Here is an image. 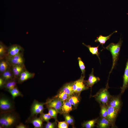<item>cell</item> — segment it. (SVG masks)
<instances>
[{"label": "cell", "mask_w": 128, "mask_h": 128, "mask_svg": "<svg viewBox=\"0 0 128 128\" xmlns=\"http://www.w3.org/2000/svg\"><path fill=\"white\" fill-rule=\"evenodd\" d=\"M19 114L15 110L0 112V128H13L20 122Z\"/></svg>", "instance_id": "obj_1"}, {"label": "cell", "mask_w": 128, "mask_h": 128, "mask_svg": "<svg viewBox=\"0 0 128 128\" xmlns=\"http://www.w3.org/2000/svg\"><path fill=\"white\" fill-rule=\"evenodd\" d=\"M12 98L2 93L0 95V112L15 110V103Z\"/></svg>", "instance_id": "obj_2"}, {"label": "cell", "mask_w": 128, "mask_h": 128, "mask_svg": "<svg viewBox=\"0 0 128 128\" xmlns=\"http://www.w3.org/2000/svg\"><path fill=\"white\" fill-rule=\"evenodd\" d=\"M123 41L121 38L116 44L111 43L106 47V49L110 51L112 55L113 64L110 74L111 73L116 65L118 59V57Z\"/></svg>", "instance_id": "obj_3"}, {"label": "cell", "mask_w": 128, "mask_h": 128, "mask_svg": "<svg viewBox=\"0 0 128 128\" xmlns=\"http://www.w3.org/2000/svg\"><path fill=\"white\" fill-rule=\"evenodd\" d=\"M111 96L106 88L101 89L95 95L96 101L101 104L107 105Z\"/></svg>", "instance_id": "obj_4"}, {"label": "cell", "mask_w": 128, "mask_h": 128, "mask_svg": "<svg viewBox=\"0 0 128 128\" xmlns=\"http://www.w3.org/2000/svg\"><path fill=\"white\" fill-rule=\"evenodd\" d=\"M85 77V76L82 74L79 79L73 82V88L75 93L80 94L82 91L89 88L85 84V81L84 79Z\"/></svg>", "instance_id": "obj_5"}, {"label": "cell", "mask_w": 128, "mask_h": 128, "mask_svg": "<svg viewBox=\"0 0 128 128\" xmlns=\"http://www.w3.org/2000/svg\"><path fill=\"white\" fill-rule=\"evenodd\" d=\"M46 104V102H40L36 100H34L31 107L30 116H37L38 114L42 113L44 109V105Z\"/></svg>", "instance_id": "obj_6"}, {"label": "cell", "mask_w": 128, "mask_h": 128, "mask_svg": "<svg viewBox=\"0 0 128 128\" xmlns=\"http://www.w3.org/2000/svg\"><path fill=\"white\" fill-rule=\"evenodd\" d=\"M5 58L11 66L24 64L23 52L14 56H7Z\"/></svg>", "instance_id": "obj_7"}, {"label": "cell", "mask_w": 128, "mask_h": 128, "mask_svg": "<svg viewBox=\"0 0 128 128\" xmlns=\"http://www.w3.org/2000/svg\"><path fill=\"white\" fill-rule=\"evenodd\" d=\"M63 101L59 99L56 97L50 99L46 102V107L53 108L55 109L58 113L62 114L61 108Z\"/></svg>", "instance_id": "obj_8"}, {"label": "cell", "mask_w": 128, "mask_h": 128, "mask_svg": "<svg viewBox=\"0 0 128 128\" xmlns=\"http://www.w3.org/2000/svg\"><path fill=\"white\" fill-rule=\"evenodd\" d=\"M107 105L108 112L107 119L110 123L112 127H115V123L119 111L108 105Z\"/></svg>", "instance_id": "obj_9"}, {"label": "cell", "mask_w": 128, "mask_h": 128, "mask_svg": "<svg viewBox=\"0 0 128 128\" xmlns=\"http://www.w3.org/2000/svg\"><path fill=\"white\" fill-rule=\"evenodd\" d=\"M43 121L40 117L37 116H30L26 120L25 123L32 124L34 128H41L43 127Z\"/></svg>", "instance_id": "obj_10"}, {"label": "cell", "mask_w": 128, "mask_h": 128, "mask_svg": "<svg viewBox=\"0 0 128 128\" xmlns=\"http://www.w3.org/2000/svg\"><path fill=\"white\" fill-rule=\"evenodd\" d=\"M23 48L17 44L11 45L8 47L7 56H14L23 52Z\"/></svg>", "instance_id": "obj_11"}, {"label": "cell", "mask_w": 128, "mask_h": 128, "mask_svg": "<svg viewBox=\"0 0 128 128\" xmlns=\"http://www.w3.org/2000/svg\"><path fill=\"white\" fill-rule=\"evenodd\" d=\"M35 75L34 73L30 72L26 69L21 73L18 78V83L21 84L29 79L33 78Z\"/></svg>", "instance_id": "obj_12"}, {"label": "cell", "mask_w": 128, "mask_h": 128, "mask_svg": "<svg viewBox=\"0 0 128 128\" xmlns=\"http://www.w3.org/2000/svg\"><path fill=\"white\" fill-rule=\"evenodd\" d=\"M11 68L14 75V78L17 79L21 73L26 69L24 64L11 66Z\"/></svg>", "instance_id": "obj_13"}, {"label": "cell", "mask_w": 128, "mask_h": 128, "mask_svg": "<svg viewBox=\"0 0 128 128\" xmlns=\"http://www.w3.org/2000/svg\"><path fill=\"white\" fill-rule=\"evenodd\" d=\"M93 72L94 69L92 68L91 73L89 75L88 80L85 81V84L88 87H92L94 84L100 80V79L99 77H96L94 75Z\"/></svg>", "instance_id": "obj_14"}, {"label": "cell", "mask_w": 128, "mask_h": 128, "mask_svg": "<svg viewBox=\"0 0 128 128\" xmlns=\"http://www.w3.org/2000/svg\"><path fill=\"white\" fill-rule=\"evenodd\" d=\"M121 104V102L119 97L111 96L107 105L114 108L119 111Z\"/></svg>", "instance_id": "obj_15"}, {"label": "cell", "mask_w": 128, "mask_h": 128, "mask_svg": "<svg viewBox=\"0 0 128 128\" xmlns=\"http://www.w3.org/2000/svg\"><path fill=\"white\" fill-rule=\"evenodd\" d=\"M128 87V59L126 63L124 72L123 76V84L121 87V93H123Z\"/></svg>", "instance_id": "obj_16"}, {"label": "cell", "mask_w": 128, "mask_h": 128, "mask_svg": "<svg viewBox=\"0 0 128 128\" xmlns=\"http://www.w3.org/2000/svg\"><path fill=\"white\" fill-rule=\"evenodd\" d=\"M97 123V127L99 128H109L111 125L110 123L107 118L102 117L98 119Z\"/></svg>", "instance_id": "obj_17"}, {"label": "cell", "mask_w": 128, "mask_h": 128, "mask_svg": "<svg viewBox=\"0 0 128 128\" xmlns=\"http://www.w3.org/2000/svg\"><path fill=\"white\" fill-rule=\"evenodd\" d=\"M73 82L65 84L62 88L60 90L67 94L69 96L74 94L73 88Z\"/></svg>", "instance_id": "obj_18"}, {"label": "cell", "mask_w": 128, "mask_h": 128, "mask_svg": "<svg viewBox=\"0 0 128 128\" xmlns=\"http://www.w3.org/2000/svg\"><path fill=\"white\" fill-rule=\"evenodd\" d=\"M0 77L6 82L14 78V75L11 68L6 71L0 73Z\"/></svg>", "instance_id": "obj_19"}, {"label": "cell", "mask_w": 128, "mask_h": 128, "mask_svg": "<svg viewBox=\"0 0 128 128\" xmlns=\"http://www.w3.org/2000/svg\"><path fill=\"white\" fill-rule=\"evenodd\" d=\"M72 105L67 100L63 102L61 108L62 114H68L72 110Z\"/></svg>", "instance_id": "obj_20"}, {"label": "cell", "mask_w": 128, "mask_h": 128, "mask_svg": "<svg viewBox=\"0 0 128 128\" xmlns=\"http://www.w3.org/2000/svg\"><path fill=\"white\" fill-rule=\"evenodd\" d=\"M17 83H18L17 79L14 78L6 82L4 89L8 91L17 87Z\"/></svg>", "instance_id": "obj_21"}, {"label": "cell", "mask_w": 128, "mask_h": 128, "mask_svg": "<svg viewBox=\"0 0 128 128\" xmlns=\"http://www.w3.org/2000/svg\"><path fill=\"white\" fill-rule=\"evenodd\" d=\"M117 32V31H115L111 33L108 36H104L101 35H100L97 37V38L95 40V42H99L100 44H101L103 46V45L104 44L106 41L109 40L110 37L114 33Z\"/></svg>", "instance_id": "obj_22"}, {"label": "cell", "mask_w": 128, "mask_h": 128, "mask_svg": "<svg viewBox=\"0 0 128 128\" xmlns=\"http://www.w3.org/2000/svg\"><path fill=\"white\" fill-rule=\"evenodd\" d=\"M11 68V66L5 58L0 60V74L7 70Z\"/></svg>", "instance_id": "obj_23"}, {"label": "cell", "mask_w": 128, "mask_h": 128, "mask_svg": "<svg viewBox=\"0 0 128 128\" xmlns=\"http://www.w3.org/2000/svg\"><path fill=\"white\" fill-rule=\"evenodd\" d=\"M75 94L69 96L68 100L72 105L76 107L79 102L80 98L79 94L77 95H75Z\"/></svg>", "instance_id": "obj_24"}, {"label": "cell", "mask_w": 128, "mask_h": 128, "mask_svg": "<svg viewBox=\"0 0 128 128\" xmlns=\"http://www.w3.org/2000/svg\"><path fill=\"white\" fill-rule=\"evenodd\" d=\"M8 47L1 41L0 42V60L5 58L7 56Z\"/></svg>", "instance_id": "obj_25"}, {"label": "cell", "mask_w": 128, "mask_h": 128, "mask_svg": "<svg viewBox=\"0 0 128 128\" xmlns=\"http://www.w3.org/2000/svg\"><path fill=\"white\" fill-rule=\"evenodd\" d=\"M8 91L10 94L12 96V98L14 100L17 97L19 96L23 97V94L19 91L17 87Z\"/></svg>", "instance_id": "obj_26"}, {"label": "cell", "mask_w": 128, "mask_h": 128, "mask_svg": "<svg viewBox=\"0 0 128 128\" xmlns=\"http://www.w3.org/2000/svg\"><path fill=\"white\" fill-rule=\"evenodd\" d=\"M82 44L88 48L90 52L93 55H96L101 63V60L99 57V53L98 52V49L99 45L96 47H92L90 45H87L84 43H82Z\"/></svg>", "instance_id": "obj_27"}, {"label": "cell", "mask_w": 128, "mask_h": 128, "mask_svg": "<svg viewBox=\"0 0 128 128\" xmlns=\"http://www.w3.org/2000/svg\"><path fill=\"white\" fill-rule=\"evenodd\" d=\"M98 119L97 118L82 123V127L86 128H93L97 123Z\"/></svg>", "instance_id": "obj_28"}, {"label": "cell", "mask_w": 128, "mask_h": 128, "mask_svg": "<svg viewBox=\"0 0 128 128\" xmlns=\"http://www.w3.org/2000/svg\"><path fill=\"white\" fill-rule=\"evenodd\" d=\"M69 96L64 92L60 90L58 94L53 97L58 98L64 102L68 100Z\"/></svg>", "instance_id": "obj_29"}, {"label": "cell", "mask_w": 128, "mask_h": 128, "mask_svg": "<svg viewBox=\"0 0 128 128\" xmlns=\"http://www.w3.org/2000/svg\"><path fill=\"white\" fill-rule=\"evenodd\" d=\"M101 106L100 114L101 117L107 119L108 112L107 105L101 104Z\"/></svg>", "instance_id": "obj_30"}, {"label": "cell", "mask_w": 128, "mask_h": 128, "mask_svg": "<svg viewBox=\"0 0 128 128\" xmlns=\"http://www.w3.org/2000/svg\"><path fill=\"white\" fill-rule=\"evenodd\" d=\"M48 112V113L51 116L52 118L54 119L55 121H57V115L58 112L55 109L49 107H47Z\"/></svg>", "instance_id": "obj_31"}, {"label": "cell", "mask_w": 128, "mask_h": 128, "mask_svg": "<svg viewBox=\"0 0 128 128\" xmlns=\"http://www.w3.org/2000/svg\"><path fill=\"white\" fill-rule=\"evenodd\" d=\"M63 114L65 121L69 124L74 126V121L73 118L69 113Z\"/></svg>", "instance_id": "obj_32"}, {"label": "cell", "mask_w": 128, "mask_h": 128, "mask_svg": "<svg viewBox=\"0 0 128 128\" xmlns=\"http://www.w3.org/2000/svg\"><path fill=\"white\" fill-rule=\"evenodd\" d=\"M79 65L82 72V74L85 76V67L84 64L82 61L81 58L78 57V58Z\"/></svg>", "instance_id": "obj_33"}, {"label": "cell", "mask_w": 128, "mask_h": 128, "mask_svg": "<svg viewBox=\"0 0 128 128\" xmlns=\"http://www.w3.org/2000/svg\"><path fill=\"white\" fill-rule=\"evenodd\" d=\"M40 117L43 121L47 122L52 118L50 115L48 113L45 114L43 112L40 114Z\"/></svg>", "instance_id": "obj_34"}, {"label": "cell", "mask_w": 128, "mask_h": 128, "mask_svg": "<svg viewBox=\"0 0 128 128\" xmlns=\"http://www.w3.org/2000/svg\"><path fill=\"white\" fill-rule=\"evenodd\" d=\"M58 125L59 128H68V127L69 124L65 121L58 122Z\"/></svg>", "instance_id": "obj_35"}, {"label": "cell", "mask_w": 128, "mask_h": 128, "mask_svg": "<svg viewBox=\"0 0 128 128\" xmlns=\"http://www.w3.org/2000/svg\"><path fill=\"white\" fill-rule=\"evenodd\" d=\"M56 125V121L54 122H51L49 121L47 122L45 125L44 128H54Z\"/></svg>", "instance_id": "obj_36"}, {"label": "cell", "mask_w": 128, "mask_h": 128, "mask_svg": "<svg viewBox=\"0 0 128 128\" xmlns=\"http://www.w3.org/2000/svg\"><path fill=\"white\" fill-rule=\"evenodd\" d=\"M6 82L1 77H0V89H2L4 88Z\"/></svg>", "instance_id": "obj_37"}, {"label": "cell", "mask_w": 128, "mask_h": 128, "mask_svg": "<svg viewBox=\"0 0 128 128\" xmlns=\"http://www.w3.org/2000/svg\"><path fill=\"white\" fill-rule=\"evenodd\" d=\"M16 128H29V126L24 124L20 122L15 127Z\"/></svg>", "instance_id": "obj_38"}]
</instances>
